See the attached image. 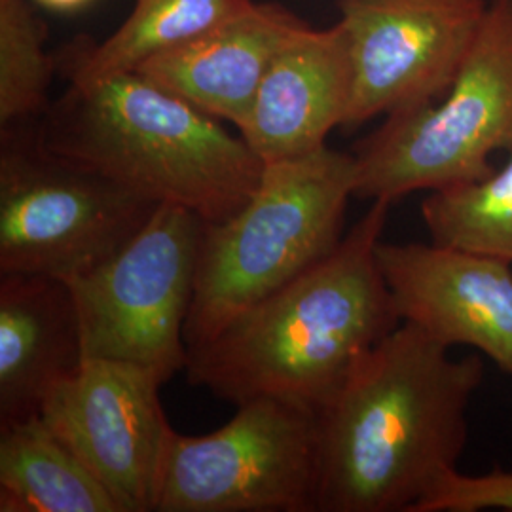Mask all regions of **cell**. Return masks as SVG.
<instances>
[{"label":"cell","instance_id":"30bf717a","mask_svg":"<svg viewBox=\"0 0 512 512\" xmlns=\"http://www.w3.org/2000/svg\"><path fill=\"white\" fill-rule=\"evenodd\" d=\"M147 366L84 357L46 395L40 418L107 488L120 512H154L165 444L173 431Z\"/></svg>","mask_w":512,"mask_h":512},{"label":"cell","instance_id":"6da1fadb","mask_svg":"<svg viewBox=\"0 0 512 512\" xmlns=\"http://www.w3.org/2000/svg\"><path fill=\"white\" fill-rule=\"evenodd\" d=\"M482 378L410 323L368 349L315 408L317 512H414L459 471Z\"/></svg>","mask_w":512,"mask_h":512},{"label":"cell","instance_id":"8fae6325","mask_svg":"<svg viewBox=\"0 0 512 512\" xmlns=\"http://www.w3.org/2000/svg\"><path fill=\"white\" fill-rule=\"evenodd\" d=\"M401 323L469 346L512 376V264L439 243H378Z\"/></svg>","mask_w":512,"mask_h":512},{"label":"cell","instance_id":"ac0fdd59","mask_svg":"<svg viewBox=\"0 0 512 512\" xmlns=\"http://www.w3.org/2000/svg\"><path fill=\"white\" fill-rule=\"evenodd\" d=\"M48 27L29 0H0V128L33 122L50 109L55 55Z\"/></svg>","mask_w":512,"mask_h":512},{"label":"cell","instance_id":"7a4b0ae2","mask_svg":"<svg viewBox=\"0 0 512 512\" xmlns=\"http://www.w3.org/2000/svg\"><path fill=\"white\" fill-rule=\"evenodd\" d=\"M391 205L372 202L329 256L211 342L188 348L186 380L234 406L256 397L325 403L351 366L401 325L376 253Z\"/></svg>","mask_w":512,"mask_h":512},{"label":"cell","instance_id":"5bb4252c","mask_svg":"<svg viewBox=\"0 0 512 512\" xmlns=\"http://www.w3.org/2000/svg\"><path fill=\"white\" fill-rule=\"evenodd\" d=\"M84 361L71 285L0 275V425L40 416L46 395Z\"/></svg>","mask_w":512,"mask_h":512},{"label":"cell","instance_id":"ffe728a7","mask_svg":"<svg viewBox=\"0 0 512 512\" xmlns=\"http://www.w3.org/2000/svg\"><path fill=\"white\" fill-rule=\"evenodd\" d=\"M40 6L50 8V10H57V12H71V10H78L84 4H88L90 0H35Z\"/></svg>","mask_w":512,"mask_h":512},{"label":"cell","instance_id":"5b68a950","mask_svg":"<svg viewBox=\"0 0 512 512\" xmlns=\"http://www.w3.org/2000/svg\"><path fill=\"white\" fill-rule=\"evenodd\" d=\"M512 150V0H490L484 25L450 90L385 116L355 147V198L395 203L494 173Z\"/></svg>","mask_w":512,"mask_h":512},{"label":"cell","instance_id":"d6986e66","mask_svg":"<svg viewBox=\"0 0 512 512\" xmlns=\"http://www.w3.org/2000/svg\"><path fill=\"white\" fill-rule=\"evenodd\" d=\"M512 512V469L482 475L452 473L416 505L414 512Z\"/></svg>","mask_w":512,"mask_h":512},{"label":"cell","instance_id":"e0dca14e","mask_svg":"<svg viewBox=\"0 0 512 512\" xmlns=\"http://www.w3.org/2000/svg\"><path fill=\"white\" fill-rule=\"evenodd\" d=\"M421 217L433 243L512 264V150L492 175L431 192Z\"/></svg>","mask_w":512,"mask_h":512},{"label":"cell","instance_id":"9a60e30c","mask_svg":"<svg viewBox=\"0 0 512 512\" xmlns=\"http://www.w3.org/2000/svg\"><path fill=\"white\" fill-rule=\"evenodd\" d=\"M0 512H120L40 416L0 425Z\"/></svg>","mask_w":512,"mask_h":512},{"label":"cell","instance_id":"9c48e42d","mask_svg":"<svg viewBox=\"0 0 512 512\" xmlns=\"http://www.w3.org/2000/svg\"><path fill=\"white\" fill-rule=\"evenodd\" d=\"M490 0H338L351 57L344 128L437 101L450 90Z\"/></svg>","mask_w":512,"mask_h":512},{"label":"cell","instance_id":"2e32d148","mask_svg":"<svg viewBox=\"0 0 512 512\" xmlns=\"http://www.w3.org/2000/svg\"><path fill=\"white\" fill-rule=\"evenodd\" d=\"M255 0H135L128 18L101 42L78 38L61 50L57 73L67 82L135 73L145 61L198 37Z\"/></svg>","mask_w":512,"mask_h":512},{"label":"cell","instance_id":"277c9868","mask_svg":"<svg viewBox=\"0 0 512 512\" xmlns=\"http://www.w3.org/2000/svg\"><path fill=\"white\" fill-rule=\"evenodd\" d=\"M355 186V156L334 148L264 164L239 211L203 222L186 346L211 342L241 313L329 256L346 234Z\"/></svg>","mask_w":512,"mask_h":512},{"label":"cell","instance_id":"52a82bcc","mask_svg":"<svg viewBox=\"0 0 512 512\" xmlns=\"http://www.w3.org/2000/svg\"><path fill=\"white\" fill-rule=\"evenodd\" d=\"M207 435L165 444L154 512H317V414L256 397Z\"/></svg>","mask_w":512,"mask_h":512},{"label":"cell","instance_id":"8992f818","mask_svg":"<svg viewBox=\"0 0 512 512\" xmlns=\"http://www.w3.org/2000/svg\"><path fill=\"white\" fill-rule=\"evenodd\" d=\"M37 122L0 128V275L73 281L126 247L162 203L46 147Z\"/></svg>","mask_w":512,"mask_h":512},{"label":"cell","instance_id":"4fadbf2b","mask_svg":"<svg viewBox=\"0 0 512 512\" xmlns=\"http://www.w3.org/2000/svg\"><path fill=\"white\" fill-rule=\"evenodd\" d=\"M304 25L285 6L253 2L202 35L150 57L135 73L239 129L275 55Z\"/></svg>","mask_w":512,"mask_h":512},{"label":"cell","instance_id":"3957f363","mask_svg":"<svg viewBox=\"0 0 512 512\" xmlns=\"http://www.w3.org/2000/svg\"><path fill=\"white\" fill-rule=\"evenodd\" d=\"M37 128L57 154L205 222L239 211L264 171L241 135L139 73L69 82Z\"/></svg>","mask_w":512,"mask_h":512},{"label":"cell","instance_id":"ba28073f","mask_svg":"<svg viewBox=\"0 0 512 512\" xmlns=\"http://www.w3.org/2000/svg\"><path fill=\"white\" fill-rule=\"evenodd\" d=\"M203 222L184 207L162 203L126 247L90 274L67 281L84 357L147 366L165 384L183 372Z\"/></svg>","mask_w":512,"mask_h":512},{"label":"cell","instance_id":"7c38bea8","mask_svg":"<svg viewBox=\"0 0 512 512\" xmlns=\"http://www.w3.org/2000/svg\"><path fill=\"white\" fill-rule=\"evenodd\" d=\"M348 35L304 25L275 55L239 135L264 164L308 156L344 128L351 99Z\"/></svg>","mask_w":512,"mask_h":512}]
</instances>
